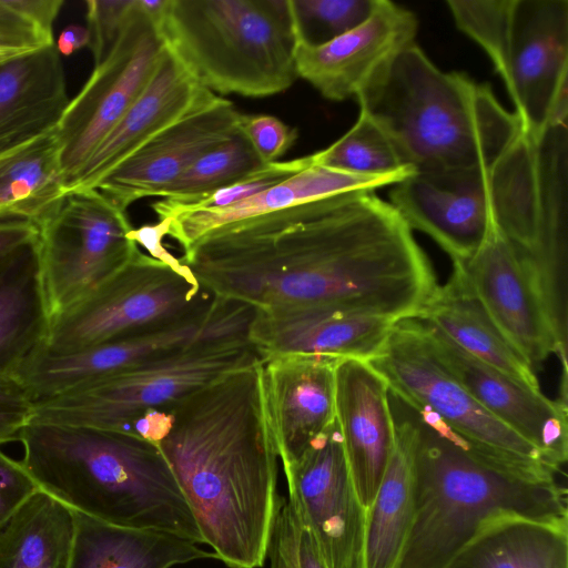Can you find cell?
<instances>
[{
    "label": "cell",
    "mask_w": 568,
    "mask_h": 568,
    "mask_svg": "<svg viewBox=\"0 0 568 568\" xmlns=\"http://www.w3.org/2000/svg\"><path fill=\"white\" fill-rule=\"evenodd\" d=\"M55 129L0 148V219L37 221L65 192Z\"/></svg>",
    "instance_id": "30"
},
{
    "label": "cell",
    "mask_w": 568,
    "mask_h": 568,
    "mask_svg": "<svg viewBox=\"0 0 568 568\" xmlns=\"http://www.w3.org/2000/svg\"><path fill=\"white\" fill-rule=\"evenodd\" d=\"M504 336L534 367L555 354L567 375L545 306L518 248L500 233H493L468 258L453 261Z\"/></svg>",
    "instance_id": "18"
},
{
    "label": "cell",
    "mask_w": 568,
    "mask_h": 568,
    "mask_svg": "<svg viewBox=\"0 0 568 568\" xmlns=\"http://www.w3.org/2000/svg\"><path fill=\"white\" fill-rule=\"evenodd\" d=\"M394 433L392 456L378 491L366 511L364 568H395L412 523L409 445L404 433L395 425Z\"/></svg>",
    "instance_id": "32"
},
{
    "label": "cell",
    "mask_w": 568,
    "mask_h": 568,
    "mask_svg": "<svg viewBox=\"0 0 568 568\" xmlns=\"http://www.w3.org/2000/svg\"><path fill=\"white\" fill-rule=\"evenodd\" d=\"M337 361L305 354L262 361L267 415L283 467L295 463L315 438L336 423Z\"/></svg>",
    "instance_id": "22"
},
{
    "label": "cell",
    "mask_w": 568,
    "mask_h": 568,
    "mask_svg": "<svg viewBox=\"0 0 568 568\" xmlns=\"http://www.w3.org/2000/svg\"><path fill=\"white\" fill-rule=\"evenodd\" d=\"M313 164L327 169L398 180L413 174L387 132L364 110L355 124L328 148L312 154Z\"/></svg>",
    "instance_id": "34"
},
{
    "label": "cell",
    "mask_w": 568,
    "mask_h": 568,
    "mask_svg": "<svg viewBox=\"0 0 568 568\" xmlns=\"http://www.w3.org/2000/svg\"><path fill=\"white\" fill-rule=\"evenodd\" d=\"M53 43V32L27 14L22 0H0V48L37 50Z\"/></svg>",
    "instance_id": "40"
},
{
    "label": "cell",
    "mask_w": 568,
    "mask_h": 568,
    "mask_svg": "<svg viewBox=\"0 0 568 568\" xmlns=\"http://www.w3.org/2000/svg\"><path fill=\"white\" fill-rule=\"evenodd\" d=\"M181 262L213 295L255 310L324 303L399 321L415 317L437 286L410 227L375 192L222 226Z\"/></svg>",
    "instance_id": "1"
},
{
    "label": "cell",
    "mask_w": 568,
    "mask_h": 568,
    "mask_svg": "<svg viewBox=\"0 0 568 568\" xmlns=\"http://www.w3.org/2000/svg\"><path fill=\"white\" fill-rule=\"evenodd\" d=\"M377 0H292L297 38L312 45L327 43L362 24Z\"/></svg>",
    "instance_id": "35"
},
{
    "label": "cell",
    "mask_w": 568,
    "mask_h": 568,
    "mask_svg": "<svg viewBox=\"0 0 568 568\" xmlns=\"http://www.w3.org/2000/svg\"><path fill=\"white\" fill-rule=\"evenodd\" d=\"M356 99L387 132L413 174L488 165L525 133L488 84L463 72L442 71L416 43Z\"/></svg>",
    "instance_id": "6"
},
{
    "label": "cell",
    "mask_w": 568,
    "mask_h": 568,
    "mask_svg": "<svg viewBox=\"0 0 568 568\" xmlns=\"http://www.w3.org/2000/svg\"><path fill=\"white\" fill-rule=\"evenodd\" d=\"M39 490L21 460L0 450V529Z\"/></svg>",
    "instance_id": "42"
},
{
    "label": "cell",
    "mask_w": 568,
    "mask_h": 568,
    "mask_svg": "<svg viewBox=\"0 0 568 568\" xmlns=\"http://www.w3.org/2000/svg\"><path fill=\"white\" fill-rule=\"evenodd\" d=\"M72 510L39 490L0 529V568H69Z\"/></svg>",
    "instance_id": "31"
},
{
    "label": "cell",
    "mask_w": 568,
    "mask_h": 568,
    "mask_svg": "<svg viewBox=\"0 0 568 568\" xmlns=\"http://www.w3.org/2000/svg\"><path fill=\"white\" fill-rule=\"evenodd\" d=\"M90 34L87 27L70 24L60 33L57 49L60 54L70 55L74 51L89 45Z\"/></svg>",
    "instance_id": "45"
},
{
    "label": "cell",
    "mask_w": 568,
    "mask_h": 568,
    "mask_svg": "<svg viewBox=\"0 0 568 568\" xmlns=\"http://www.w3.org/2000/svg\"><path fill=\"white\" fill-rule=\"evenodd\" d=\"M399 181L394 176L351 174L312 163L291 178L232 205L176 210L158 219L170 217L168 236L185 253L204 235L222 226L334 195L375 192Z\"/></svg>",
    "instance_id": "24"
},
{
    "label": "cell",
    "mask_w": 568,
    "mask_h": 568,
    "mask_svg": "<svg viewBox=\"0 0 568 568\" xmlns=\"http://www.w3.org/2000/svg\"><path fill=\"white\" fill-rule=\"evenodd\" d=\"M239 329L236 312L215 298L182 318L119 339L63 354L42 348L22 365L17 377L36 403L171 349L234 337Z\"/></svg>",
    "instance_id": "14"
},
{
    "label": "cell",
    "mask_w": 568,
    "mask_h": 568,
    "mask_svg": "<svg viewBox=\"0 0 568 568\" xmlns=\"http://www.w3.org/2000/svg\"><path fill=\"white\" fill-rule=\"evenodd\" d=\"M264 164L239 129L197 159L158 197L170 205H189L261 170Z\"/></svg>",
    "instance_id": "33"
},
{
    "label": "cell",
    "mask_w": 568,
    "mask_h": 568,
    "mask_svg": "<svg viewBox=\"0 0 568 568\" xmlns=\"http://www.w3.org/2000/svg\"><path fill=\"white\" fill-rule=\"evenodd\" d=\"M50 325L37 237L0 258V376L44 348Z\"/></svg>",
    "instance_id": "27"
},
{
    "label": "cell",
    "mask_w": 568,
    "mask_h": 568,
    "mask_svg": "<svg viewBox=\"0 0 568 568\" xmlns=\"http://www.w3.org/2000/svg\"><path fill=\"white\" fill-rule=\"evenodd\" d=\"M288 499L311 530L327 568H364L362 506L335 423L283 467Z\"/></svg>",
    "instance_id": "15"
},
{
    "label": "cell",
    "mask_w": 568,
    "mask_h": 568,
    "mask_svg": "<svg viewBox=\"0 0 568 568\" xmlns=\"http://www.w3.org/2000/svg\"><path fill=\"white\" fill-rule=\"evenodd\" d=\"M422 323L440 359L471 396L559 473L568 456L567 406L476 359L440 329Z\"/></svg>",
    "instance_id": "20"
},
{
    "label": "cell",
    "mask_w": 568,
    "mask_h": 568,
    "mask_svg": "<svg viewBox=\"0 0 568 568\" xmlns=\"http://www.w3.org/2000/svg\"><path fill=\"white\" fill-rule=\"evenodd\" d=\"M447 568H568V523L493 517Z\"/></svg>",
    "instance_id": "29"
},
{
    "label": "cell",
    "mask_w": 568,
    "mask_h": 568,
    "mask_svg": "<svg viewBox=\"0 0 568 568\" xmlns=\"http://www.w3.org/2000/svg\"><path fill=\"white\" fill-rule=\"evenodd\" d=\"M135 0H87L89 45L94 65L101 63L113 48Z\"/></svg>",
    "instance_id": "39"
},
{
    "label": "cell",
    "mask_w": 568,
    "mask_h": 568,
    "mask_svg": "<svg viewBox=\"0 0 568 568\" xmlns=\"http://www.w3.org/2000/svg\"><path fill=\"white\" fill-rule=\"evenodd\" d=\"M21 463L47 493L72 510L134 529L203 544L193 514L160 447L143 437L32 420Z\"/></svg>",
    "instance_id": "5"
},
{
    "label": "cell",
    "mask_w": 568,
    "mask_h": 568,
    "mask_svg": "<svg viewBox=\"0 0 568 568\" xmlns=\"http://www.w3.org/2000/svg\"><path fill=\"white\" fill-rule=\"evenodd\" d=\"M568 131L526 133L495 162L465 171L412 174L390 185V204L410 230L453 261L470 257L493 233L532 264L568 258Z\"/></svg>",
    "instance_id": "3"
},
{
    "label": "cell",
    "mask_w": 568,
    "mask_h": 568,
    "mask_svg": "<svg viewBox=\"0 0 568 568\" xmlns=\"http://www.w3.org/2000/svg\"><path fill=\"white\" fill-rule=\"evenodd\" d=\"M234 104L209 91L196 105L121 162L97 185L123 211L159 194L237 130Z\"/></svg>",
    "instance_id": "17"
},
{
    "label": "cell",
    "mask_w": 568,
    "mask_h": 568,
    "mask_svg": "<svg viewBox=\"0 0 568 568\" xmlns=\"http://www.w3.org/2000/svg\"><path fill=\"white\" fill-rule=\"evenodd\" d=\"M267 557L270 558L271 561L270 568H292L282 549V546L277 537L274 535L273 531L270 540Z\"/></svg>",
    "instance_id": "46"
},
{
    "label": "cell",
    "mask_w": 568,
    "mask_h": 568,
    "mask_svg": "<svg viewBox=\"0 0 568 568\" xmlns=\"http://www.w3.org/2000/svg\"><path fill=\"white\" fill-rule=\"evenodd\" d=\"M214 297L185 265L173 267L140 250L100 287L51 318L43 349L71 353L141 333L182 318Z\"/></svg>",
    "instance_id": "10"
},
{
    "label": "cell",
    "mask_w": 568,
    "mask_h": 568,
    "mask_svg": "<svg viewBox=\"0 0 568 568\" xmlns=\"http://www.w3.org/2000/svg\"><path fill=\"white\" fill-rule=\"evenodd\" d=\"M36 221L22 217L0 219V258L38 237Z\"/></svg>",
    "instance_id": "44"
},
{
    "label": "cell",
    "mask_w": 568,
    "mask_h": 568,
    "mask_svg": "<svg viewBox=\"0 0 568 568\" xmlns=\"http://www.w3.org/2000/svg\"><path fill=\"white\" fill-rule=\"evenodd\" d=\"M239 131L264 164L277 162L295 143L297 130L268 114H240Z\"/></svg>",
    "instance_id": "38"
},
{
    "label": "cell",
    "mask_w": 568,
    "mask_h": 568,
    "mask_svg": "<svg viewBox=\"0 0 568 568\" xmlns=\"http://www.w3.org/2000/svg\"><path fill=\"white\" fill-rule=\"evenodd\" d=\"M170 217H161L156 224L143 225L139 229L133 227L130 232V239L134 241L138 246H143L153 258L173 267L181 268L184 265L180 258L173 256L163 245V239L168 235Z\"/></svg>",
    "instance_id": "43"
},
{
    "label": "cell",
    "mask_w": 568,
    "mask_h": 568,
    "mask_svg": "<svg viewBox=\"0 0 568 568\" xmlns=\"http://www.w3.org/2000/svg\"><path fill=\"white\" fill-rule=\"evenodd\" d=\"M388 390L387 382L368 362H336L335 418L351 477L366 511L378 491L395 444Z\"/></svg>",
    "instance_id": "21"
},
{
    "label": "cell",
    "mask_w": 568,
    "mask_h": 568,
    "mask_svg": "<svg viewBox=\"0 0 568 568\" xmlns=\"http://www.w3.org/2000/svg\"><path fill=\"white\" fill-rule=\"evenodd\" d=\"M272 531L292 568H327L311 530L290 499H281Z\"/></svg>",
    "instance_id": "37"
},
{
    "label": "cell",
    "mask_w": 568,
    "mask_h": 568,
    "mask_svg": "<svg viewBox=\"0 0 568 568\" xmlns=\"http://www.w3.org/2000/svg\"><path fill=\"white\" fill-rule=\"evenodd\" d=\"M312 163V154L290 161L273 162L232 185L219 190L195 203L179 206L170 205L164 203L162 200H159L152 204V209L156 213L158 217H160L168 212L176 210L194 211L225 207L251 197L291 178L300 171L311 166Z\"/></svg>",
    "instance_id": "36"
},
{
    "label": "cell",
    "mask_w": 568,
    "mask_h": 568,
    "mask_svg": "<svg viewBox=\"0 0 568 568\" xmlns=\"http://www.w3.org/2000/svg\"><path fill=\"white\" fill-rule=\"evenodd\" d=\"M33 417L34 400L20 379L0 376V445L19 440Z\"/></svg>",
    "instance_id": "41"
},
{
    "label": "cell",
    "mask_w": 568,
    "mask_h": 568,
    "mask_svg": "<svg viewBox=\"0 0 568 568\" xmlns=\"http://www.w3.org/2000/svg\"><path fill=\"white\" fill-rule=\"evenodd\" d=\"M160 30L212 92L264 98L297 79L292 0H169Z\"/></svg>",
    "instance_id": "7"
},
{
    "label": "cell",
    "mask_w": 568,
    "mask_h": 568,
    "mask_svg": "<svg viewBox=\"0 0 568 568\" xmlns=\"http://www.w3.org/2000/svg\"><path fill=\"white\" fill-rule=\"evenodd\" d=\"M258 362L247 336L200 341L36 402L33 420L131 434L146 413L168 409L225 374Z\"/></svg>",
    "instance_id": "9"
},
{
    "label": "cell",
    "mask_w": 568,
    "mask_h": 568,
    "mask_svg": "<svg viewBox=\"0 0 568 568\" xmlns=\"http://www.w3.org/2000/svg\"><path fill=\"white\" fill-rule=\"evenodd\" d=\"M437 285L415 318L440 329L459 348L523 385L540 390L534 367L504 336L473 292L462 267Z\"/></svg>",
    "instance_id": "25"
},
{
    "label": "cell",
    "mask_w": 568,
    "mask_h": 568,
    "mask_svg": "<svg viewBox=\"0 0 568 568\" xmlns=\"http://www.w3.org/2000/svg\"><path fill=\"white\" fill-rule=\"evenodd\" d=\"M38 50V49H37ZM34 50L30 49H16V48H0V67Z\"/></svg>",
    "instance_id": "47"
},
{
    "label": "cell",
    "mask_w": 568,
    "mask_h": 568,
    "mask_svg": "<svg viewBox=\"0 0 568 568\" xmlns=\"http://www.w3.org/2000/svg\"><path fill=\"white\" fill-rule=\"evenodd\" d=\"M166 44L160 26L135 0L105 59L69 101L58 125L64 190L144 90Z\"/></svg>",
    "instance_id": "13"
},
{
    "label": "cell",
    "mask_w": 568,
    "mask_h": 568,
    "mask_svg": "<svg viewBox=\"0 0 568 568\" xmlns=\"http://www.w3.org/2000/svg\"><path fill=\"white\" fill-rule=\"evenodd\" d=\"M416 16L388 0H377L362 24L321 45L297 38V78L307 81L325 99L344 101L375 87L396 59L415 44Z\"/></svg>",
    "instance_id": "16"
},
{
    "label": "cell",
    "mask_w": 568,
    "mask_h": 568,
    "mask_svg": "<svg viewBox=\"0 0 568 568\" xmlns=\"http://www.w3.org/2000/svg\"><path fill=\"white\" fill-rule=\"evenodd\" d=\"M368 363L384 377L390 390L418 410L434 415L470 447L557 473L534 446L471 396L440 359L419 320L397 321Z\"/></svg>",
    "instance_id": "11"
},
{
    "label": "cell",
    "mask_w": 568,
    "mask_h": 568,
    "mask_svg": "<svg viewBox=\"0 0 568 568\" xmlns=\"http://www.w3.org/2000/svg\"><path fill=\"white\" fill-rule=\"evenodd\" d=\"M209 91L166 45L144 90L89 156L67 191L95 189L114 168L191 111Z\"/></svg>",
    "instance_id": "23"
},
{
    "label": "cell",
    "mask_w": 568,
    "mask_h": 568,
    "mask_svg": "<svg viewBox=\"0 0 568 568\" xmlns=\"http://www.w3.org/2000/svg\"><path fill=\"white\" fill-rule=\"evenodd\" d=\"M60 55L53 43L0 67V148L57 128L70 101Z\"/></svg>",
    "instance_id": "26"
},
{
    "label": "cell",
    "mask_w": 568,
    "mask_h": 568,
    "mask_svg": "<svg viewBox=\"0 0 568 568\" xmlns=\"http://www.w3.org/2000/svg\"><path fill=\"white\" fill-rule=\"evenodd\" d=\"M51 318L83 300L140 251L126 211L97 189L65 191L36 221Z\"/></svg>",
    "instance_id": "12"
},
{
    "label": "cell",
    "mask_w": 568,
    "mask_h": 568,
    "mask_svg": "<svg viewBox=\"0 0 568 568\" xmlns=\"http://www.w3.org/2000/svg\"><path fill=\"white\" fill-rule=\"evenodd\" d=\"M457 28L487 53L523 130L568 118V0H448Z\"/></svg>",
    "instance_id": "8"
},
{
    "label": "cell",
    "mask_w": 568,
    "mask_h": 568,
    "mask_svg": "<svg viewBox=\"0 0 568 568\" xmlns=\"http://www.w3.org/2000/svg\"><path fill=\"white\" fill-rule=\"evenodd\" d=\"M72 514L74 537L69 568H171L215 558L214 552L179 535L115 526L75 510Z\"/></svg>",
    "instance_id": "28"
},
{
    "label": "cell",
    "mask_w": 568,
    "mask_h": 568,
    "mask_svg": "<svg viewBox=\"0 0 568 568\" xmlns=\"http://www.w3.org/2000/svg\"><path fill=\"white\" fill-rule=\"evenodd\" d=\"M397 321L334 304L255 310L247 339L261 361L288 354L368 362Z\"/></svg>",
    "instance_id": "19"
},
{
    "label": "cell",
    "mask_w": 568,
    "mask_h": 568,
    "mask_svg": "<svg viewBox=\"0 0 568 568\" xmlns=\"http://www.w3.org/2000/svg\"><path fill=\"white\" fill-rule=\"evenodd\" d=\"M166 410L168 430L158 446L203 544L230 568L263 567L282 498L262 361L225 374Z\"/></svg>",
    "instance_id": "2"
},
{
    "label": "cell",
    "mask_w": 568,
    "mask_h": 568,
    "mask_svg": "<svg viewBox=\"0 0 568 568\" xmlns=\"http://www.w3.org/2000/svg\"><path fill=\"white\" fill-rule=\"evenodd\" d=\"M388 404L412 463L413 517L395 568H447L496 516L568 523L567 490L555 471L479 452L390 389Z\"/></svg>",
    "instance_id": "4"
}]
</instances>
